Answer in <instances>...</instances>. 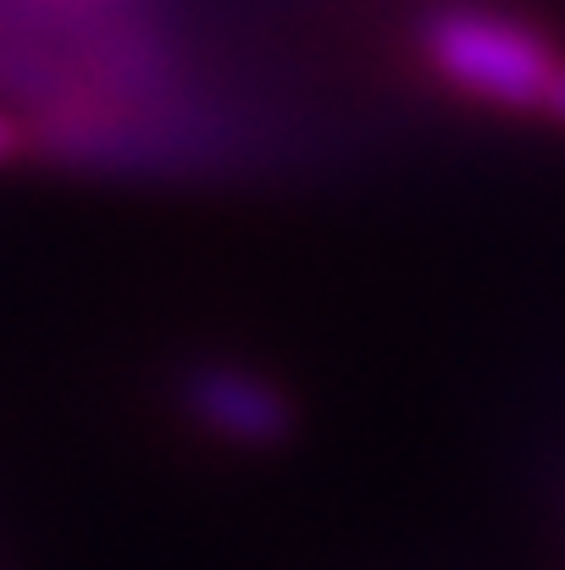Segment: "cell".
<instances>
[{"instance_id":"2","label":"cell","mask_w":565,"mask_h":570,"mask_svg":"<svg viewBox=\"0 0 565 570\" xmlns=\"http://www.w3.org/2000/svg\"><path fill=\"white\" fill-rule=\"evenodd\" d=\"M184 399L216 438L244 443V449H277L294 432L289 399L244 366H199L184 382Z\"/></svg>"},{"instance_id":"3","label":"cell","mask_w":565,"mask_h":570,"mask_svg":"<svg viewBox=\"0 0 565 570\" xmlns=\"http://www.w3.org/2000/svg\"><path fill=\"white\" fill-rule=\"evenodd\" d=\"M549 117L565 122V67H561V78H555V95H549Z\"/></svg>"},{"instance_id":"1","label":"cell","mask_w":565,"mask_h":570,"mask_svg":"<svg viewBox=\"0 0 565 570\" xmlns=\"http://www.w3.org/2000/svg\"><path fill=\"white\" fill-rule=\"evenodd\" d=\"M421 50L438 67V78H449L455 89L505 106V111H549L555 78H561V56L555 45L488 6H438L421 22Z\"/></svg>"}]
</instances>
